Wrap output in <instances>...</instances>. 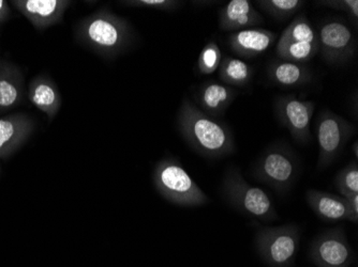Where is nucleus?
Wrapping results in <instances>:
<instances>
[{
    "label": "nucleus",
    "mask_w": 358,
    "mask_h": 267,
    "mask_svg": "<svg viewBox=\"0 0 358 267\" xmlns=\"http://www.w3.org/2000/svg\"><path fill=\"white\" fill-rule=\"evenodd\" d=\"M24 98V76L19 66L0 60V112L16 107Z\"/></svg>",
    "instance_id": "obj_18"
},
{
    "label": "nucleus",
    "mask_w": 358,
    "mask_h": 267,
    "mask_svg": "<svg viewBox=\"0 0 358 267\" xmlns=\"http://www.w3.org/2000/svg\"><path fill=\"white\" fill-rule=\"evenodd\" d=\"M218 70L221 80L227 85L243 87L252 79V68L238 58H224Z\"/></svg>",
    "instance_id": "obj_21"
},
{
    "label": "nucleus",
    "mask_w": 358,
    "mask_h": 267,
    "mask_svg": "<svg viewBox=\"0 0 358 267\" xmlns=\"http://www.w3.org/2000/svg\"><path fill=\"white\" fill-rule=\"evenodd\" d=\"M76 41L102 57L112 59L128 49L134 40L131 25L108 9H100L76 27Z\"/></svg>",
    "instance_id": "obj_2"
},
{
    "label": "nucleus",
    "mask_w": 358,
    "mask_h": 267,
    "mask_svg": "<svg viewBox=\"0 0 358 267\" xmlns=\"http://www.w3.org/2000/svg\"><path fill=\"white\" fill-rule=\"evenodd\" d=\"M236 90L219 82H207L201 88L199 103L208 116H219L236 98Z\"/></svg>",
    "instance_id": "obj_19"
},
{
    "label": "nucleus",
    "mask_w": 358,
    "mask_h": 267,
    "mask_svg": "<svg viewBox=\"0 0 358 267\" xmlns=\"http://www.w3.org/2000/svg\"><path fill=\"white\" fill-rule=\"evenodd\" d=\"M271 82L282 87H295L310 82L311 73L307 66L299 62L275 60L269 64Z\"/></svg>",
    "instance_id": "obj_20"
},
{
    "label": "nucleus",
    "mask_w": 358,
    "mask_h": 267,
    "mask_svg": "<svg viewBox=\"0 0 358 267\" xmlns=\"http://www.w3.org/2000/svg\"><path fill=\"white\" fill-rule=\"evenodd\" d=\"M0 172H1V167H0Z\"/></svg>",
    "instance_id": "obj_30"
},
{
    "label": "nucleus",
    "mask_w": 358,
    "mask_h": 267,
    "mask_svg": "<svg viewBox=\"0 0 358 267\" xmlns=\"http://www.w3.org/2000/svg\"><path fill=\"white\" fill-rule=\"evenodd\" d=\"M315 109L313 102L303 101L295 96H282L275 103V114L281 123L301 144L310 142V124Z\"/></svg>",
    "instance_id": "obj_10"
},
{
    "label": "nucleus",
    "mask_w": 358,
    "mask_h": 267,
    "mask_svg": "<svg viewBox=\"0 0 358 267\" xmlns=\"http://www.w3.org/2000/svg\"><path fill=\"white\" fill-rule=\"evenodd\" d=\"M259 9L277 20H285L296 14L305 5L301 0H259Z\"/></svg>",
    "instance_id": "obj_22"
},
{
    "label": "nucleus",
    "mask_w": 358,
    "mask_h": 267,
    "mask_svg": "<svg viewBox=\"0 0 358 267\" xmlns=\"http://www.w3.org/2000/svg\"><path fill=\"white\" fill-rule=\"evenodd\" d=\"M179 132L201 155L220 158L235 151L232 132L185 98L177 118Z\"/></svg>",
    "instance_id": "obj_1"
},
{
    "label": "nucleus",
    "mask_w": 358,
    "mask_h": 267,
    "mask_svg": "<svg viewBox=\"0 0 358 267\" xmlns=\"http://www.w3.org/2000/svg\"><path fill=\"white\" fill-rule=\"evenodd\" d=\"M152 181L159 194L177 206H199L209 202L207 194L174 158L157 162Z\"/></svg>",
    "instance_id": "obj_3"
},
{
    "label": "nucleus",
    "mask_w": 358,
    "mask_h": 267,
    "mask_svg": "<svg viewBox=\"0 0 358 267\" xmlns=\"http://www.w3.org/2000/svg\"><path fill=\"white\" fill-rule=\"evenodd\" d=\"M299 171V162L294 154L283 144L267 148L255 166V176L278 192H287L293 185Z\"/></svg>",
    "instance_id": "obj_7"
},
{
    "label": "nucleus",
    "mask_w": 358,
    "mask_h": 267,
    "mask_svg": "<svg viewBox=\"0 0 358 267\" xmlns=\"http://www.w3.org/2000/svg\"><path fill=\"white\" fill-rule=\"evenodd\" d=\"M322 57L329 63H345L355 52L356 41L352 30L343 22L323 24L319 31Z\"/></svg>",
    "instance_id": "obj_11"
},
{
    "label": "nucleus",
    "mask_w": 358,
    "mask_h": 267,
    "mask_svg": "<svg viewBox=\"0 0 358 267\" xmlns=\"http://www.w3.org/2000/svg\"><path fill=\"white\" fill-rule=\"evenodd\" d=\"M264 22L249 0H232L223 7L219 17V27L223 31H241Z\"/></svg>",
    "instance_id": "obj_17"
},
{
    "label": "nucleus",
    "mask_w": 358,
    "mask_h": 267,
    "mask_svg": "<svg viewBox=\"0 0 358 267\" xmlns=\"http://www.w3.org/2000/svg\"><path fill=\"white\" fill-rule=\"evenodd\" d=\"M301 240V231L294 224L263 228L257 233V254L271 267L293 265Z\"/></svg>",
    "instance_id": "obj_5"
},
{
    "label": "nucleus",
    "mask_w": 358,
    "mask_h": 267,
    "mask_svg": "<svg viewBox=\"0 0 358 267\" xmlns=\"http://www.w3.org/2000/svg\"><path fill=\"white\" fill-rule=\"evenodd\" d=\"M335 184L341 196L358 194L357 162H351L345 169L339 171L336 176Z\"/></svg>",
    "instance_id": "obj_24"
},
{
    "label": "nucleus",
    "mask_w": 358,
    "mask_h": 267,
    "mask_svg": "<svg viewBox=\"0 0 358 267\" xmlns=\"http://www.w3.org/2000/svg\"><path fill=\"white\" fill-rule=\"evenodd\" d=\"M320 6L331 8L338 11L345 12L354 21L358 19V1L357 0H327L319 1Z\"/></svg>",
    "instance_id": "obj_26"
},
{
    "label": "nucleus",
    "mask_w": 358,
    "mask_h": 267,
    "mask_svg": "<svg viewBox=\"0 0 358 267\" xmlns=\"http://www.w3.org/2000/svg\"><path fill=\"white\" fill-rule=\"evenodd\" d=\"M277 40V35L264 28H248L229 37L231 49L241 57H257L265 53Z\"/></svg>",
    "instance_id": "obj_15"
},
{
    "label": "nucleus",
    "mask_w": 358,
    "mask_h": 267,
    "mask_svg": "<svg viewBox=\"0 0 358 267\" xmlns=\"http://www.w3.org/2000/svg\"><path fill=\"white\" fill-rule=\"evenodd\" d=\"M28 100L52 122L62 108V94L55 82L45 75L32 78L28 85Z\"/></svg>",
    "instance_id": "obj_16"
},
{
    "label": "nucleus",
    "mask_w": 358,
    "mask_h": 267,
    "mask_svg": "<svg viewBox=\"0 0 358 267\" xmlns=\"http://www.w3.org/2000/svg\"><path fill=\"white\" fill-rule=\"evenodd\" d=\"M306 199L313 212L322 220L327 222L349 220L357 224L358 220L352 214L345 197L322 190H309L306 192Z\"/></svg>",
    "instance_id": "obj_14"
},
{
    "label": "nucleus",
    "mask_w": 358,
    "mask_h": 267,
    "mask_svg": "<svg viewBox=\"0 0 358 267\" xmlns=\"http://www.w3.org/2000/svg\"><path fill=\"white\" fill-rule=\"evenodd\" d=\"M223 194L227 201L247 216L263 222L278 220V214L268 194L250 185L238 169L230 168L223 181Z\"/></svg>",
    "instance_id": "obj_4"
},
{
    "label": "nucleus",
    "mask_w": 358,
    "mask_h": 267,
    "mask_svg": "<svg viewBox=\"0 0 358 267\" xmlns=\"http://www.w3.org/2000/svg\"><path fill=\"white\" fill-rule=\"evenodd\" d=\"M311 261L317 267H352L354 252L341 228L327 231L311 245Z\"/></svg>",
    "instance_id": "obj_9"
},
{
    "label": "nucleus",
    "mask_w": 358,
    "mask_h": 267,
    "mask_svg": "<svg viewBox=\"0 0 358 267\" xmlns=\"http://www.w3.org/2000/svg\"><path fill=\"white\" fill-rule=\"evenodd\" d=\"M10 16L9 3L6 0H0V24L5 23Z\"/></svg>",
    "instance_id": "obj_28"
},
{
    "label": "nucleus",
    "mask_w": 358,
    "mask_h": 267,
    "mask_svg": "<svg viewBox=\"0 0 358 267\" xmlns=\"http://www.w3.org/2000/svg\"><path fill=\"white\" fill-rule=\"evenodd\" d=\"M353 153L355 158H358V142H355L353 144Z\"/></svg>",
    "instance_id": "obj_29"
},
{
    "label": "nucleus",
    "mask_w": 358,
    "mask_h": 267,
    "mask_svg": "<svg viewBox=\"0 0 358 267\" xmlns=\"http://www.w3.org/2000/svg\"><path fill=\"white\" fill-rule=\"evenodd\" d=\"M35 130V121L26 114L0 116V160L17 151Z\"/></svg>",
    "instance_id": "obj_13"
},
{
    "label": "nucleus",
    "mask_w": 358,
    "mask_h": 267,
    "mask_svg": "<svg viewBox=\"0 0 358 267\" xmlns=\"http://www.w3.org/2000/svg\"><path fill=\"white\" fill-rule=\"evenodd\" d=\"M221 61H222V54L218 44L215 41L208 42L203 48L199 57V72L203 75H210L219 69Z\"/></svg>",
    "instance_id": "obj_23"
},
{
    "label": "nucleus",
    "mask_w": 358,
    "mask_h": 267,
    "mask_svg": "<svg viewBox=\"0 0 358 267\" xmlns=\"http://www.w3.org/2000/svg\"><path fill=\"white\" fill-rule=\"evenodd\" d=\"M36 29L45 30L57 25L71 5L68 0H13L11 1Z\"/></svg>",
    "instance_id": "obj_12"
},
{
    "label": "nucleus",
    "mask_w": 358,
    "mask_h": 267,
    "mask_svg": "<svg viewBox=\"0 0 358 267\" xmlns=\"http://www.w3.org/2000/svg\"><path fill=\"white\" fill-rule=\"evenodd\" d=\"M319 36L305 15H299L283 30L275 53L281 60L305 63L319 52Z\"/></svg>",
    "instance_id": "obj_6"
},
{
    "label": "nucleus",
    "mask_w": 358,
    "mask_h": 267,
    "mask_svg": "<svg viewBox=\"0 0 358 267\" xmlns=\"http://www.w3.org/2000/svg\"><path fill=\"white\" fill-rule=\"evenodd\" d=\"M354 132L355 128L351 122L329 110L322 112L317 125L320 169L327 168L338 158Z\"/></svg>",
    "instance_id": "obj_8"
},
{
    "label": "nucleus",
    "mask_w": 358,
    "mask_h": 267,
    "mask_svg": "<svg viewBox=\"0 0 358 267\" xmlns=\"http://www.w3.org/2000/svg\"><path fill=\"white\" fill-rule=\"evenodd\" d=\"M343 197L347 199L352 214H353L356 220H358V194H345Z\"/></svg>",
    "instance_id": "obj_27"
},
{
    "label": "nucleus",
    "mask_w": 358,
    "mask_h": 267,
    "mask_svg": "<svg viewBox=\"0 0 358 267\" xmlns=\"http://www.w3.org/2000/svg\"><path fill=\"white\" fill-rule=\"evenodd\" d=\"M122 5L134 8H148V9L160 10V11H174L178 9L182 3L175 0H128L122 1Z\"/></svg>",
    "instance_id": "obj_25"
}]
</instances>
